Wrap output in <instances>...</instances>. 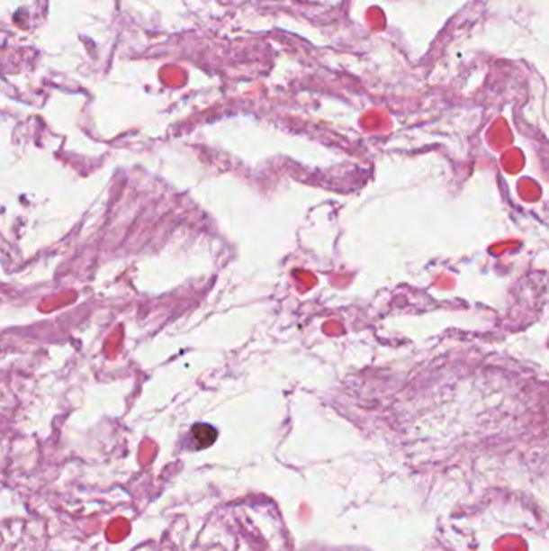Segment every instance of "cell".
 Here are the masks:
<instances>
[{"instance_id": "1", "label": "cell", "mask_w": 549, "mask_h": 551, "mask_svg": "<svg viewBox=\"0 0 549 551\" xmlns=\"http://www.w3.org/2000/svg\"><path fill=\"white\" fill-rule=\"evenodd\" d=\"M189 444H191V448L194 450H205L208 447H212V445L216 442V438H218V430L216 428H213L212 424H206V422H197V424H194L192 426L191 430H189Z\"/></svg>"}]
</instances>
